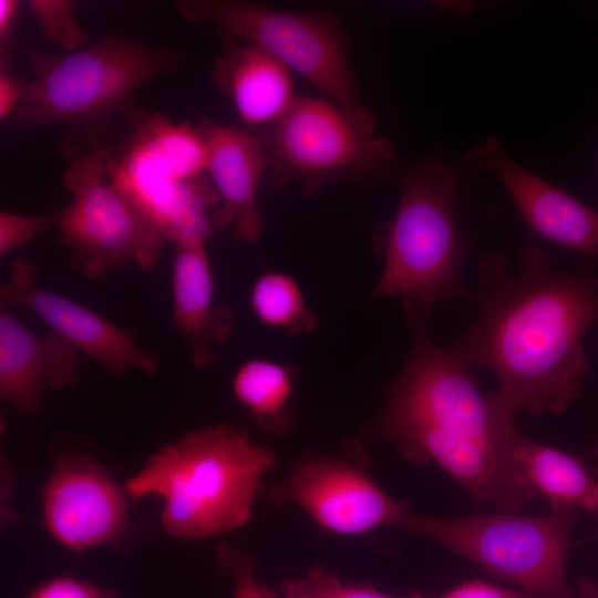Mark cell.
<instances>
[{
  "instance_id": "1",
  "label": "cell",
  "mask_w": 598,
  "mask_h": 598,
  "mask_svg": "<svg viewBox=\"0 0 598 598\" xmlns=\"http://www.w3.org/2000/svg\"><path fill=\"white\" fill-rule=\"evenodd\" d=\"M478 275L471 297L478 317L448 349L498 378L491 395L509 414L564 412L587 372L580 340L598 323V276L557 272L547 252L533 246L520 251L516 275L498 250L481 257Z\"/></svg>"
},
{
  "instance_id": "2",
  "label": "cell",
  "mask_w": 598,
  "mask_h": 598,
  "mask_svg": "<svg viewBox=\"0 0 598 598\" xmlns=\"http://www.w3.org/2000/svg\"><path fill=\"white\" fill-rule=\"evenodd\" d=\"M402 306L410 349L375 431L410 460L440 465L476 501L519 512L537 494L513 457L514 415L481 393L466 363L432 341L430 312Z\"/></svg>"
},
{
  "instance_id": "3",
  "label": "cell",
  "mask_w": 598,
  "mask_h": 598,
  "mask_svg": "<svg viewBox=\"0 0 598 598\" xmlns=\"http://www.w3.org/2000/svg\"><path fill=\"white\" fill-rule=\"evenodd\" d=\"M276 463L246 430L223 423L183 434L128 478L130 498L164 499L161 523L174 537L202 539L234 530L251 516L260 478Z\"/></svg>"
},
{
  "instance_id": "4",
  "label": "cell",
  "mask_w": 598,
  "mask_h": 598,
  "mask_svg": "<svg viewBox=\"0 0 598 598\" xmlns=\"http://www.w3.org/2000/svg\"><path fill=\"white\" fill-rule=\"evenodd\" d=\"M458 184L452 171L426 161L400 179V202L379 237L384 268L370 298L401 296L429 311L437 301L472 297L463 281L467 240L456 218Z\"/></svg>"
},
{
  "instance_id": "5",
  "label": "cell",
  "mask_w": 598,
  "mask_h": 598,
  "mask_svg": "<svg viewBox=\"0 0 598 598\" xmlns=\"http://www.w3.org/2000/svg\"><path fill=\"white\" fill-rule=\"evenodd\" d=\"M207 173V150L196 126L161 114L140 121L109 179L163 237L205 243L212 231L207 209L220 202Z\"/></svg>"
},
{
  "instance_id": "6",
  "label": "cell",
  "mask_w": 598,
  "mask_h": 598,
  "mask_svg": "<svg viewBox=\"0 0 598 598\" xmlns=\"http://www.w3.org/2000/svg\"><path fill=\"white\" fill-rule=\"evenodd\" d=\"M33 79L11 115L14 127L79 122L120 107L146 82L182 63L172 48L146 44L122 34H109L64 55L25 47Z\"/></svg>"
},
{
  "instance_id": "7",
  "label": "cell",
  "mask_w": 598,
  "mask_h": 598,
  "mask_svg": "<svg viewBox=\"0 0 598 598\" xmlns=\"http://www.w3.org/2000/svg\"><path fill=\"white\" fill-rule=\"evenodd\" d=\"M579 511L432 517L406 513L393 527L430 538L535 598H569L566 563Z\"/></svg>"
},
{
  "instance_id": "8",
  "label": "cell",
  "mask_w": 598,
  "mask_h": 598,
  "mask_svg": "<svg viewBox=\"0 0 598 598\" xmlns=\"http://www.w3.org/2000/svg\"><path fill=\"white\" fill-rule=\"evenodd\" d=\"M373 113L360 105L296 96L289 109L257 135L270 184L300 183L309 194L328 181L359 179L395 157L388 138L375 135Z\"/></svg>"
},
{
  "instance_id": "9",
  "label": "cell",
  "mask_w": 598,
  "mask_h": 598,
  "mask_svg": "<svg viewBox=\"0 0 598 598\" xmlns=\"http://www.w3.org/2000/svg\"><path fill=\"white\" fill-rule=\"evenodd\" d=\"M175 6L185 19L212 24L226 45L245 40L300 73L336 102L358 103V85L348 60L349 39L332 17L237 0H178Z\"/></svg>"
},
{
  "instance_id": "10",
  "label": "cell",
  "mask_w": 598,
  "mask_h": 598,
  "mask_svg": "<svg viewBox=\"0 0 598 598\" xmlns=\"http://www.w3.org/2000/svg\"><path fill=\"white\" fill-rule=\"evenodd\" d=\"M111 159L93 151L76 157L63 175L71 202L56 214L59 241L90 279L130 264L154 268L164 241L110 182Z\"/></svg>"
},
{
  "instance_id": "11",
  "label": "cell",
  "mask_w": 598,
  "mask_h": 598,
  "mask_svg": "<svg viewBox=\"0 0 598 598\" xmlns=\"http://www.w3.org/2000/svg\"><path fill=\"white\" fill-rule=\"evenodd\" d=\"M38 269L24 258L12 264L0 287L1 306H19L32 311L51 332L120 377L130 370L155 374L159 360L143 348L134 334L93 310L37 283Z\"/></svg>"
},
{
  "instance_id": "12",
  "label": "cell",
  "mask_w": 598,
  "mask_h": 598,
  "mask_svg": "<svg viewBox=\"0 0 598 598\" xmlns=\"http://www.w3.org/2000/svg\"><path fill=\"white\" fill-rule=\"evenodd\" d=\"M127 497L95 461L66 453L58 458L42 489L44 520L71 549L113 544L128 530Z\"/></svg>"
},
{
  "instance_id": "13",
  "label": "cell",
  "mask_w": 598,
  "mask_h": 598,
  "mask_svg": "<svg viewBox=\"0 0 598 598\" xmlns=\"http://www.w3.org/2000/svg\"><path fill=\"white\" fill-rule=\"evenodd\" d=\"M464 163L501 181L532 233L586 257H598V210L520 166L499 141L491 137L472 147Z\"/></svg>"
},
{
  "instance_id": "14",
  "label": "cell",
  "mask_w": 598,
  "mask_h": 598,
  "mask_svg": "<svg viewBox=\"0 0 598 598\" xmlns=\"http://www.w3.org/2000/svg\"><path fill=\"white\" fill-rule=\"evenodd\" d=\"M286 494L323 528L340 534L393 526L408 513L363 471L339 460L302 463L290 475Z\"/></svg>"
},
{
  "instance_id": "15",
  "label": "cell",
  "mask_w": 598,
  "mask_h": 598,
  "mask_svg": "<svg viewBox=\"0 0 598 598\" xmlns=\"http://www.w3.org/2000/svg\"><path fill=\"white\" fill-rule=\"evenodd\" d=\"M196 130L207 150V173L220 198L210 218L213 228H234L240 241L252 244L264 231L257 204L267 157L258 135L200 117Z\"/></svg>"
},
{
  "instance_id": "16",
  "label": "cell",
  "mask_w": 598,
  "mask_h": 598,
  "mask_svg": "<svg viewBox=\"0 0 598 598\" xmlns=\"http://www.w3.org/2000/svg\"><path fill=\"white\" fill-rule=\"evenodd\" d=\"M80 351L60 336H38L8 307L0 310V396L22 415L37 413L47 389L79 379Z\"/></svg>"
},
{
  "instance_id": "17",
  "label": "cell",
  "mask_w": 598,
  "mask_h": 598,
  "mask_svg": "<svg viewBox=\"0 0 598 598\" xmlns=\"http://www.w3.org/2000/svg\"><path fill=\"white\" fill-rule=\"evenodd\" d=\"M173 320L185 340L190 361L199 367L215 360L213 348L233 332L231 312L214 305V277L205 243L176 245L172 272Z\"/></svg>"
},
{
  "instance_id": "18",
  "label": "cell",
  "mask_w": 598,
  "mask_h": 598,
  "mask_svg": "<svg viewBox=\"0 0 598 598\" xmlns=\"http://www.w3.org/2000/svg\"><path fill=\"white\" fill-rule=\"evenodd\" d=\"M212 79L233 99L239 117L250 126L275 122L296 99L289 69L250 43L226 45L215 61Z\"/></svg>"
},
{
  "instance_id": "19",
  "label": "cell",
  "mask_w": 598,
  "mask_h": 598,
  "mask_svg": "<svg viewBox=\"0 0 598 598\" xmlns=\"http://www.w3.org/2000/svg\"><path fill=\"white\" fill-rule=\"evenodd\" d=\"M513 457L523 477L548 502L551 512L573 508L597 513L598 468L519 433L513 444Z\"/></svg>"
},
{
  "instance_id": "20",
  "label": "cell",
  "mask_w": 598,
  "mask_h": 598,
  "mask_svg": "<svg viewBox=\"0 0 598 598\" xmlns=\"http://www.w3.org/2000/svg\"><path fill=\"white\" fill-rule=\"evenodd\" d=\"M293 370L283 363L264 358L244 361L236 370L231 389L265 430L281 432L289 427V400L293 390Z\"/></svg>"
},
{
  "instance_id": "21",
  "label": "cell",
  "mask_w": 598,
  "mask_h": 598,
  "mask_svg": "<svg viewBox=\"0 0 598 598\" xmlns=\"http://www.w3.org/2000/svg\"><path fill=\"white\" fill-rule=\"evenodd\" d=\"M249 303L266 327L291 336L311 332L317 316L308 308L299 282L282 271H265L252 283Z\"/></svg>"
},
{
  "instance_id": "22",
  "label": "cell",
  "mask_w": 598,
  "mask_h": 598,
  "mask_svg": "<svg viewBox=\"0 0 598 598\" xmlns=\"http://www.w3.org/2000/svg\"><path fill=\"white\" fill-rule=\"evenodd\" d=\"M28 7L42 33L60 50L73 52L89 40L87 32L75 21L73 4L68 0H31Z\"/></svg>"
},
{
  "instance_id": "23",
  "label": "cell",
  "mask_w": 598,
  "mask_h": 598,
  "mask_svg": "<svg viewBox=\"0 0 598 598\" xmlns=\"http://www.w3.org/2000/svg\"><path fill=\"white\" fill-rule=\"evenodd\" d=\"M292 582L308 598H415V594L395 596L369 585L342 584L334 575L320 566L312 567L302 579Z\"/></svg>"
},
{
  "instance_id": "24",
  "label": "cell",
  "mask_w": 598,
  "mask_h": 598,
  "mask_svg": "<svg viewBox=\"0 0 598 598\" xmlns=\"http://www.w3.org/2000/svg\"><path fill=\"white\" fill-rule=\"evenodd\" d=\"M58 213L21 215L2 210L0 213V255L24 246L56 221Z\"/></svg>"
},
{
  "instance_id": "25",
  "label": "cell",
  "mask_w": 598,
  "mask_h": 598,
  "mask_svg": "<svg viewBox=\"0 0 598 598\" xmlns=\"http://www.w3.org/2000/svg\"><path fill=\"white\" fill-rule=\"evenodd\" d=\"M216 559L234 579V598H267L266 586L258 582L255 577L251 556L228 546H219Z\"/></svg>"
},
{
  "instance_id": "26",
  "label": "cell",
  "mask_w": 598,
  "mask_h": 598,
  "mask_svg": "<svg viewBox=\"0 0 598 598\" xmlns=\"http://www.w3.org/2000/svg\"><path fill=\"white\" fill-rule=\"evenodd\" d=\"M29 598H121L110 587L94 585L72 577H59L39 586Z\"/></svg>"
},
{
  "instance_id": "27",
  "label": "cell",
  "mask_w": 598,
  "mask_h": 598,
  "mask_svg": "<svg viewBox=\"0 0 598 598\" xmlns=\"http://www.w3.org/2000/svg\"><path fill=\"white\" fill-rule=\"evenodd\" d=\"M415 598H424L415 594ZM432 598H535L522 589L501 587L480 579L462 582L448 591Z\"/></svg>"
},
{
  "instance_id": "28",
  "label": "cell",
  "mask_w": 598,
  "mask_h": 598,
  "mask_svg": "<svg viewBox=\"0 0 598 598\" xmlns=\"http://www.w3.org/2000/svg\"><path fill=\"white\" fill-rule=\"evenodd\" d=\"M29 82L9 73L6 69L0 72V118L11 116L24 100Z\"/></svg>"
},
{
  "instance_id": "29",
  "label": "cell",
  "mask_w": 598,
  "mask_h": 598,
  "mask_svg": "<svg viewBox=\"0 0 598 598\" xmlns=\"http://www.w3.org/2000/svg\"><path fill=\"white\" fill-rule=\"evenodd\" d=\"M19 2L16 0L0 1V43H1V62L7 64L8 56V40L12 32L14 18L18 12Z\"/></svg>"
},
{
  "instance_id": "30",
  "label": "cell",
  "mask_w": 598,
  "mask_h": 598,
  "mask_svg": "<svg viewBox=\"0 0 598 598\" xmlns=\"http://www.w3.org/2000/svg\"><path fill=\"white\" fill-rule=\"evenodd\" d=\"M569 598H598V585L589 577H581Z\"/></svg>"
},
{
  "instance_id": "31",
  "label": "cell",
  "mask_w": 598,
  "mask_h": 598,
  "mask_svg": "<svg viewBox=\"0 0 598 598\" xmlns=\"http://www.w3.org/2000/svg\"><path fill=\"white\" fill-rule=\"evenodd\" d=\"M282 590L285 594L283 598H308L293 582L292 580H287L282 584ZM266 597L267 598H279L272 591L266 587Z\"/></svg>"
},
{
  "instance_id": "32",
  "label": "cell",
  "mask_w": 598,
  "mask_h": 598,
  "mask_svg": "<svg viewBox=\"0 0 598 598\" xmlns=\"http://www.w3.org/2000/svg\"><path fill=\"white\" fill-rule=\"evenodd\" d=\"M588 454L591 457H598V434L596 435L595 442H594L592 446L590 447V450L588 451Z\"/></svg>"
},
{
  "instance_id": "33",
  "label": "cell",
  "mask_w": 598,
  "mask_h": 598,
  "mask_svg": "<svg viewBox=\"0 0 598 598\" xmlns=\"http://www.w3.org/2000/svg\"><path fill=\"white\" fill-rule=\"evenodd\" d=\"M596 514H598V511H597V513H596Z\"/></svg>"
}]
</instances>
